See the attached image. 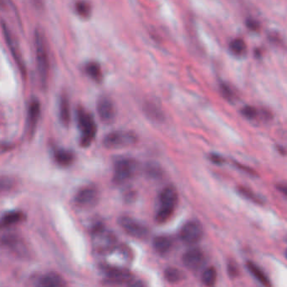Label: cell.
Here are the masks:
<instances>
[{
	"mask_svg": "<svg viewBox=\"0 0 287 287\" xmlns=\"http://www.w3.org/2000/svg\"><path fill=\"white\" fill-rule=\"evenodd\" d=\"M154 249L161 254H166L172 247L171 239L165 236L157 237L154 241Z\"/></svg>",
	"mask_w": 287,
	"mask_h": 287,
	"instance_id": "d6986e66",
	"label": "cell"
},
{
	"mask_svg": "<svg viewBox=\"0 0 287 287\" xmlns=\"http://www.w3.org/2000/svg\"><path fill=\"white\" fill-rule=\"evenodd\" d=\"M107 279L112 284H123L131 280V274L126 269L115 267L108 269Z\"/></svg>",
	"mask_w": 287,
	"mask_h": 287,
	"instance_id": "5bb4252c",
	"label": "cell"
},
{
	"mask_svg": "<svg viewBox=\"0 0 287 287\" xmlns=\"http://www.w3.org/2000/svg\"><path fill=\"white\" fill-rule=\"evenodd\" d=\"M217 277H218V274H217V270H216L215 268L209 267L205 269V271L203 272L201 279L205 285L210 287L215 284L216 281H217Z\"/></svg>",
	"mask_w": 287,
	"mask_h": 287,
	"instance_id": "7402d4cb",
	"label": "cell"
},
{
	"mask_svg": "<svg viewBox=\"0 0 287 287\" xmlns=\"http://www.w3.org/2000/svg\"><path fill=\"white\" fill-rule=\"evenodd\" d=\"M41 113V105L36 98H32L29 103L28 115H27V131L30 136H33L36 131V125L38 123L39 116Z\"/></svg>",
	"mask_w": 287,
	"mask_h": 287,
	"instance_id": "8fae6325",
	"label": "cell"
},
{
	"mask_svg": "<svg viewBox=\"0 0 287 287\" xmlns=\"http://www.w3.org/2000/svg\"><path fill=\"white\" fill-rule=\"evenodd\" d=\"M120 225L131 236L136 239H144L148 236V229L137 221L129 217L120 218Z\"/></svg>",
	"mask_w": 287,
	"mask_h": 287,
	"instance_id": "30bf717a",
	"label": "cell"
},
{
	"mask_svg": "<svg viewBox=\"0 0 287 287\" xmlns=\"http://www.w3.org/2000/svg\"><path fill=\"white\" fill-rule=\"evenodd\" d=\"M241 114L244 117H246L249 120H254V119H256L259 116V111L254 106L246 105V106H244L242 109Z\"/></svg>",
	"mask_w": 287,
	"mask_h": 287,
	"instance_id": "484cf974",
	"label": "cell"
},
{
	"mask_svg": "<svg viewBox=\"0 0 287 287\" xmlns=\"http://www.w3.org/2000/svg\"><path fill=\"white\" fill-rule=\"evenodd\" d=\"M97 111L100 120L105 124L112 123L116 117V109L112 100L106 95H102L97 101Z\"/></svg>",
	"mask_w": 287,
	"mask_h": 287,
	"instance_id": "ba28073f",
	"label": "cell"
},
{
	"mask_svg": "<svg viewBox=\"0 0 287 287\" xmlns=\"http://www.w3.org/2000/svg\"><path fill=\"white\" fill-rule=\"evenodd\" d=\"M85 71L95 82H100L102 80V70L100 64L96 62H89L85 65Z\"/></svg>",
	"mask_w": 287,
	"mask_h": 287,
	"instance_id": "ffe728a7",
	"label": "cell"
},
{
	"mask_svg": "<svg viewBox=\"0 0 287 287\" xmlns=\"http://www.w3.org/2000/svg\"><path fill=\"white\" fill-rule=\"evenodd\" d=\"M209 159H210V161L216 164H222L224 163V159L221 155H218V154H210Z\"/></svg>",
	"mask_w": 287,
	"mask_h": 287,
	"instance_id": "f1b7e54d",
	"label": "cell"
},
{
	"mask_svg": "<svg viewBox=\"0 0 287 287\" xmlns=\"http://www.w3.org/2000/svg\"><path fill=\"white\" fill-rule=\"evenodd\" d=\"M164 274H165L167 280L172 282V283L180 281V279H182L183 276L181 271H180L178 269H175V268L167 269Z\"/></svg>",
	"mask_w": 287,
	"mask_h": 287,
	"instance_id": "d4e9b609",
	"label": "cell"
},
{
	"mask_svg": "<svg viewBox=\"0 0 287 287\" xmlns=\"http://www.w3.org/2000/svg\"><path fill=\"white\" fill-rule=\"evenodd\" d=\"M77 121L81 132L80 145L83 148H87L95 139L97 131L96 123L91 113L80 105L77 108Z\"/></svg>",
	"mask_w": 287,
	"mask_h": 287,
	"instance_id": "7a4b0ae2",
	"label": "cell"
},
{
	"mask_svg": "<svg viewBox=\"0 0 287 287\" xmlns=\"http://www.w3.org/2000/svg\"><path fill=\"white\" fill-rule=\"evenodd\" d=\"M54 159L60 166H69L75 160V154L67 149H56L54 151Z\"/></svg>",
	"mask_w": 287,
	"mask_h": 287,
	"instance_id": "9a60e30c",
	"label": "cell"
},
{
	"mask_svg": "<svg viewBox=\"0 0 287 287\" xmlns=\"http://www.w3.org/2000/svg\"><path fill=\"white\" fill-rule=\"evenodd\" d=\"M99 192L95 186L88 185L83 187L75 196V202L81 207H91L97 203Z\"/></svg>",
	"mask_w": 287,
	"mask_h": 287,
	"instance_id": "9c48e42d",
	"label": "cell"
},
{
	"mask_svg": "<svg viewBox=\"0 0 287 287\" xmlns=\"http://www.w3.org/2000/svg\"><path fill=\"white\" fill-rule=\"evenodd\" d=\"M221 92L227 100H232L234 99V93L232 91L230 87H228V85H225V84L221 85Z\"/></svg>",
	"mask_w": 287,
	"mask_h": 287,
	"instance_id": "83f0119b",
	"label": "cell"
},
{
	"mask_svg": "<svg viewBox=\"0 0 287 287\" xmlns=\"http://www.w3.org/2000/svg\"><path fill=\"white\" fill-rule=\"evenodd\" d=\"M75 9L77 13L83 18H89L91 15V6L85 1H79L76 3Z\"/></svg>",
	"mask_w": 287,
	"mask_h": 287,
	"instance_id": "cb8c5ba5",
	"label": "cell"
},
{
	"mask_svg": "<svg viewBox=\"0 0 287 287\" xmlns=\"http://www.w3.org/2000/svg\"><path fill=\"white\" fill-rule=\"evenodd\" d=\"M62 286V279L60 275L56 273L49 274L41 277L39 279L36 287H61Z\"/></svg>",
	"mask_w": 287,
	"mask_h": 287,
	"instance_id": "2e32d148",
	"label": "cell"
},
{
	"mask_svg": "<svg viewBox=\"0 0 287 287\" xmlns=\"http://www.w3.org/2000/svg\"><path fill=\"white\" fill-rule=\"evenodd\" d=\"M247 26L249 29H251L252 31H256L259 29V24L257 23L256 21H253V20H249L247 21Z\"/></svg>",
	"mask_w": 287,
	"mask_h": 287,
	"instance_id": "f546056e",
	"label": "cell"
},
{
	"mask_svg": "<svg viewBox=\"0 0 287 287\" xmlns=\"http://www.w3.org/2000/svg\"><path fill=\"white\" fill-rule=\"evenodd\" d=\"M136 134L129 131H115L104 137L103 145L107 149H119L131 146L136 142Z\"/></svg>",
	"mask_w": 287,
	"mask_h": 287,
	"instance_id": "277c9868",
	"label": "cell"
},
{
	"mask_svg": "<svg viewBox=\"0 0 287 287\" xmlns=\"http://www.w3.org/2000/svg\"><path fill=\"white\" fill-rule=\"evenodd\" d=\"M229 48L235 55H243L246 52V44L243 39H234L229 44Z\"/></svg>",
	"mask_w": 287,
	"mask_h": 287,
	"instance_id": "603a6c76",
	"label": "cell"
},
{
	"mask_svg": "<svg viewBox=\"0 0 287 287\" xmlns=\"http://www.w3.org/2000/svg\"><path fill=\"white\" fill-rule=\"evenodd\" d=\"M2 29H3L4 36L6 37V43L8 44L9 47L11 49V53L13 55V57L16 60V63L20 67L22 75H26V69H25V65H24L23 61L21 59V54L19 52L17 46H16L15 41L12 39L10 31H9L8 27L6 26V24L4 21H2Z\"/></svg>",
	"mask_w": 287,
	"mask_h": 287,
	"instance_id": "4fadbf2b",
	"label": "cell"
},
{
	"mask_svg": "<svg viewBox=\"0 0 287 287\" xmlns=\"http://www.w3.org/2000/svg\"><path fill=\"white\" fill-rule=\"evenodd\" d=\"M202 235V227L196 221H190L186 223L180 231V238L187 244H196L201 239Z\"/></svg>",
	"mask_w": 287,
	"mask_h": 287,
	"instance_id": "52a82bcc",
	"label": "cell"
},
{
	"mask_svg": "<svg viewBox=\"0 0 287 287\" xmlns=\"http://www.w3.org/2000/svg\"><path fill=\"white\" fill-rule=\"evenodd\" d=\"M204 259L205 257L200 249H191L184 254L182 260L186 268L190 270H196L202 265Z\"/></svg>",
	"mask_w": 287,
	"mask_h": 287,
	"instance_id": "7c38bea8",
	"label": "cell"
},
{
	"mask_svg": "<svg viewBox=\"0 0 287 287\" xmlns=\"http://www.w3.org/2000/svg\"><path fill=\"white\" fill-rule=\"evenodd\" d=\"M239 192L243 196L249 199V200H251L252 201H254L255 203H261V199L256 195L254 194L252 190H249L248 188L245 187H239Z\"/></svg>",
	"mask_w": 287,
	"mask_h": 287,
	"instance_id": "4316f807",
	"label": "cell"
},
{
	"mask_svg": "<svg viewBox=\"0 0 287 287\" xmlns=\"http://www.w3.org/2000/svg\"><path fill=\"white\" fill-rule=\"evenodd\" d=\"M130 287H144V284H141L140 282H136V283H134V284H131Z\"/></svg>",
	"mask_w": 287,
	"mask_h": 287,
	"instance_id": "1f68e13d",
	"label": "cell"
},
{
	"mask_svg": "<svg viewBox=\"0 0 287 287\" xmlns=\"http://www.w3.org/2000/svg\"><path fill=\"white\" fill-rule=\"evenodd\" d=\"M277 189H278L279 192L287 196V183L279 184V185H277Z\"/></svg>",
	"mask_w": 287,
	"mask_h": 287,
	"instance_id": "4dcf8cb0",
	"label": "cell"
},
{
	"mask_svg": "<svg viewBox=\"0 0 287 287\" xmlns=\"http://www.w3.org/2000/svg\"><path fill=\"white\" fill-rule=\"evenodd\" d=\"M60 120L64 126H68L70 122L69 101L67 96L62 95L59 101Z\"/></svg>",
	"mask_w": 287,
	"mask_h": 287,
	"instance_id": "ac0fdd59",
	"label": "cell"
},
{
	"mask_svg": "<svg viewBox=\"0 0 287 287\" xmlns=\"http://www.w3.org/2000/svg\"><path fill=\"white\" fill-rule=\"evenodd\" d=\"M177 191L173 186H167L160 194V209L157 213L156 221L164 223L171 218L172 214L177 205Z\"/></svg>",
	"mask_w": 287,
	"mask_h": 287,
	"instance_id": "3957f363",
	"label": "cell"
},
{
	"mask_svg": "<svg viewBox=\"0 0 287 287\" xmlns=\"http://www.w3.org/2000/svg\"><path fill=\"white\" fill-rule=\"evenodd\" d=\"M22 219V214L20 211H9L2 217L1 224L3 227L13 225Z\"/></svg>",
	"mask_w": 287,
	"mask_h": 287,
	"instance_id": "44dd1931",
	"label": "cell"
},
{
	"mask_svg": "<svg viewBox=\"0 0 287 287\" xmlns=\"http://www.w3.org/2000/svg\"><path fill=\"white\" fill-rule=\"evenodd\" d=\"M247 268L249 269V272L254 275V278L257 279L258 281L260 282L264 287L271 286V283H270L269 278L258 265H256L253 262H248Z\"/></svg>",
	"mask_w": 287,
	"mask_h": 287,
	"instance_id": "e0dca14e",
	"label": "cell"
},
{
	"mask_svg": "<svg viewBox=\"0 0 287 287\" xmlns=\"http://www.w3.org/2000/svg\"><path fill=\"white\" fill-rule=\"evenodd\" d=\"M136 162L131 158H121L115 164L114 169V181L116 184L126 182L131 179L136 172Z\"/></svg>",
	"mask_w": 287,
	"mask_h": 287,
	"instance_id": "5b68a950",
	"label": "cell"
},
{
	"mask_svg": "<svg viewBox=\"0 0 287 287\" xmlns=\"http://www.w3.org/2000/svg\"><path fill=\"white\" fill-rule=\"evenodd\" d=\"M116 244V237L112 233L107 231L102 226L95 228L93 234V244L97 251L101 253L110 251L114 249Z\"/></svg>",
	"mask_w": 287,
	"mask_h": 287,
	"instance_id": "8992f818",
	"label": "cell"
},
{
	"mask_svg": "<svg viewBox=\"0 0 287 287\" xmlns=\"http://www.w3.org/2000/svg\"><path fill=\"white\" fill-rule=\"evenodd\" d=\"M35 46H36V68L38 73L39 80L42 88L47 84L49 74V59L46 42L43 33L40 30L35 32Z\"/></svg>",
	"mask_w": 287,
	"mask_h": 287,
	"instance_id": "6da1fadb",
	"label": "cell"
}]
</instances>
